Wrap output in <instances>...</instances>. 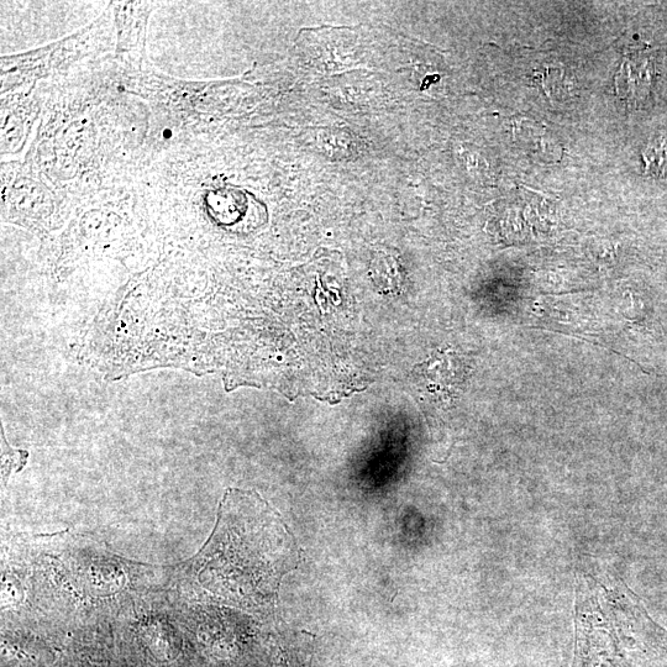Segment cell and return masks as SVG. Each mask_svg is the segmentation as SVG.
<instances>
[{
    "instance_id": "cell-2",
    "label": "cell",
    "mask_w": 667,
    "mask_h": 667,
    "mask_svg": "<svg viewBox=\"0 0 667 667\" xmlns=\"http://www.w3.org/2000/svg\"><path fill=\"white\" fill-rule=\"evenodd\" d=\"M420 390L435 402L451 403L466 381L467 367L453 351H438L414 369Z\"/></svg>"
},
{
    "instance_id": "cell-1",
    "label": "cell",
    "mask_w": 667,
    "mask_h": 667,
    "mask_svg": "<svg viewBox=\"0 0 667 667\" xmlns=\"http://www.w3.org/2000/svg\"><path fill=\"white\" fill-rule=\"evenodd\" d=\"M301 549L280 514L256 492L231 488L220 504L212 538L197 558L203 590L227 605L272 607Z\"/></svg>"
},
{
    "instance_id": "cell-6",
    "label": "cell",
    "mask_w": 667,
    "mask_h": 667,
    "mask_svg": "<svg viewBox=\"0 0 667 667\" xmlns=\"http://www.w3.org/2000/svg\"><path fill=\"white\" fill-rule=\"evenodd\" d=\"M313 640L312 634L302 632L283 667H312Z\"/></svg>"
},
{
    "instance_id": "cell-8",
    "label": "cell",
    "mask_w": 667,
    "mask_h": 667,
    "mask_svg": "<svg viewBox=\"0 0 667 667\" xmlns=\"http://www.w3.org/2000/svg\"><path fill=\"white\" fill-rule=\"evenodd\" d=\"M648 166L653 167L654 171H667V138L660 139L659 143L651 146L645 152Z\"/></svg>"
},
{
    "instance_id": "cell-7",
    "label": "cell",
    "mask_w": 667,
    "mask_h": 667,
    "mask_svg": "<svg viewBox=\"0 0 667 667\" xmlns=\"http://www.w3.org/2000/svg\"><path fill=\"white\" fill-rule=\"evenodd\" d=\"M2 449H3V483L7 485L8 477L10 472L13 470H21V467H24L26 464V459H28V453L23 450L14 451L9 448L7 440H4V435L2 438Z\"/></svg>"
},
{
    "instance_id": "cell-3",
    "label": "cell",
    "mask_w": 667,
    "mask_h": 667,
    "mask_svg": "<svg viewBox=\"0 0 667 667\" xmlns=\"http://www.w3.org/2000/svg\"><path fill=\"white\" fill-rule=\"evenodd\" d=\"M155 4L150 2L113 3L118 59L141 65L145 60L146 30Z\"/></svg>"
},
{
    "instance_id": "cell-5",
    "label": "cell",
    "mask_w": 667,
    "mask_h": 667,
    "mask_svg": "<svg viewBox=\"0 0 667 667\" xmlns=\"http://www.w3.org/2000/svg\"><path fill=\"white\" fill-rule=\"evenodd\" d=\"M314 146L325 156L334 160L353 157L357 152L354 135L339 129H320L314 135Z\"/></svg>"
},
{
    "instance_id": "cell-4",
    "label": "cell",
    "mask_w": 667,
    "mask_h": 667,
    "mask_svg": "<svg viewBox=\"0 0 667 667\" xmlns=\"http://www.w3.org/2000/svg\"><path fill=\"white\" fill-rule=\"evenodd\" d=\"M370 277L377 291L386 296H397L406 287V271L402 262L391 252H377L371 261Z\"/></svg>"
}]
</instances>
